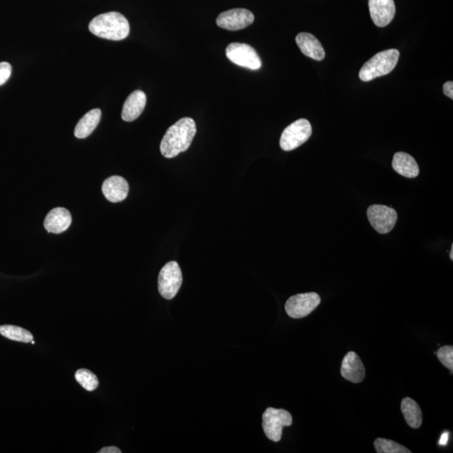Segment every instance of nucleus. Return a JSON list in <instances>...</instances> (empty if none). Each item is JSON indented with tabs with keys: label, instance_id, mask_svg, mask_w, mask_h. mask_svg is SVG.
<instances>
[{
	"label": "nucleus",
	"instance_id": "obj_5",
	"mask_svg": "<svg viewBox=\"0 0 453 453\" xmlns=\"http://www.w3.org/2000/svg\"><path fill=\"white\" fill-rule=\"evenodd\" d=\"M312 129L307 119H300L290 124L282 133L280 146L282 150L290 151L297 149L311 137Z\"/></svg>",
	"mask_w": 453,
	"mask_h": 453
},
{
	"label": "nucleus",
	"instance_id": "obj_4",
	"mask_svg": "<svg viewBox=\"0 0 453 453\" xmlns=\"http://www.w3.org/2000/svg\"><path fill=\"white\" fill-rule=\"evenodd\" d=\"M262 427L270 440L278 442L285 427H290L293 420L289 411L283 409L267 408L263 414Z\"/></svg>",
	"mask_w": 453,
	"mask_h": 453
},
{
	"label": "nucleus",
	"instance_id": "obj_22",
	"mask_svg": "<svg viewBox=\"0 0 453 453\" xmlns=\"http://www.w3.org/2000/svg\"><path fill=\"white\" fill-rule=\"evenodd\" d=\"M373 445L378 453H411L408 448L389 439L377 438Z\"/></svg>",
	"mask_w": 453,
	"mask_h": 453
},
{
	"label": "nucleus",
	"instance_id": "obj_19",
	"mask_svg": "<svg viewBox=\"0 0 453 453\" xmlns=\"http://www.w3.org/2000/svg\"><path fill=\"white\" fill-rule=\"evenodd\" d=\"M401 411L406 423L413 429H418L422 424V413L419 405L414 400L406 397L401 402Z\"/></svg>",
	"mask_w": 453,
	"mask_h": 453
},
{
	"label": "nucleus",
	"instance_id": "obj_17",
	"mask_svg": "<svg viewBox=\"0 0 453 453\" xmlns=\"http://www.w3.org/2000/svg\"><path fill=\"white\" fill-rule=\"evenodd\" d=\"M392 166L396 173L408 178H417L420 173L417 161L413 156L405 153V152H397L395 154L392 161Z\"/></svg>",
	"mask_w": 453,
	"mask_h": 453
},
{
	"label": "nucleus",
	"instance_id": "obj_6",
	"mask_svg": "<svg viewBox=\"0 0 453 453\" xmlns=\"http://www.w3.org/2000/svg\"><path fill=\"white\" fill-rule=\"evenodd\" d=\"M182 284V274L178 263L170 261L161 269L158 277V290L161 297L172 300Z\"/></svg>",
	"mask_w": 453,
	"mask_h": 453
},
{
	"label": "nucleus",
	"instance_id": "obj_16",
	"mask_svg": "<svg viewBox=\"0 0 453 453\" xmlns=\"http://www.w3.org/2000/svg\"><path fill=\"white\" fill-rule=\"evenodd\" d=\"M295 41L299 46L300 52L307 57L322 61L325 58V50L315 36L310 33H300L295 37Z\"/></svg>",
	"mask_w": 453,
	"mask_h": 453
},
{
	"label": "nucleus",
	"instance_id": "obj_8",
	"mask_svg": "<svg viewBox=\"0 0 453 453\" xmlns=\"http://www.w3.org/2000/svg\"><path fill=\"white\" fill-rule=\"evenodd\" d=\"M321 303V298L315 293L293 295L285 303V312L290 317H306Z\"/></svg>",
	"mask_w": 453,
	"mask_h": 453
},
{
	"label": "nucleus",
	"instance_id": "obj_9",
	"mask_svg": "<svg viewBox=\"0 0 453 453\" xmlns=\"http://www.w3.org/2000/svg\"><path fill=\"white\" fill-rule=\"evenodd\" d=\"M369 223L378 234H386L394 229L397 222V212L385 205H371L367 210Z\"/></svg>",
	"mask_w": 453,
	"mask_h": 453
},
{
	"label": "nucleus",
	"instance_id": "obj_24",
	"mask_svg": "<svg viewBox=\"0 0 453 453\" xmlns=\"http://www.w3.org/2000/svg\"><path fill=\"white\" fill-rule=\"evenodd\" d=\"M11 65L8 62H0V86L4 84L11 77Z\"/></svg>",
	"mask_w": 453,
	"mask_h": 453
},
{
	"label": "nucleus",
	"instance_id": "obj_15",
	"mask_svg": "<svg viewBox=\"0 0 453 453\" xmlns=\"http://www.w3.org/2000/svg\"><path fill=\"white\" fill-rule=\"evenodd\" d=\"M146 95L144 92L136 90L129 95L124 102L122 119L124 121L132 122L141 116L146 105Z\"/></svg>",
	"mask_w": 453,
	"mask_h": 453
},
{
	"label": "nucleus",
	"instance_id": "obj_27",
	"mask_svg": "<svg viewBox=\"0 0 453 453\" xmlns=\"http://www.w3.org/2000/svg\"><path fill=\"white\" fill-rule=\"evenodd\" d=\"M451 260H453V245H452L451 253H450Z\"/></svg>",
	"mask_w": 453,
	"mask_h": 453
},
{
	"label": "nucleus",
	"instance_id": "obj_25",
	"mask_svg": "<svg viewBox=\"0 0 453 453\" xmlns=\"http://www.w3.org/2000/svg\"><path fill=\"white\" fill-rule=\"evenodd\" d=\"M443 92H444V94L453 99V82H447L445 84L443 85Z\"/></svg>",
	"mask_w": 453,
	"mask_h": 453
},
{
	"label": "nucleus",
	"instance_id": "obj_7",
	"mask_svg": "<svg viewBox=\"0 0 453 453\" xmlns=\"http://www.w3.org/2000/svg\"><path fill=\"white\" fill-rule=\"evenodd\" d=\"M226 58L238 66L258 70L262 67L260 55L252 46L244 43H231L226 49Z\"/></svg>",
	"mask_w": 453,
	"mask_h": 453
},
{
	"label": "nucleus",
	"instance_id": "obj_13",
	"mask_svg": "<svg viewBox=\"0 0 453 453\" xmlns=\"http://www.w3.org/2000/svg\"><path fill=\"white\" fill-rule=\"evenodd\" d=\"M72 224V215L70 212L64 207H57L46 215L44 221V226L46 231L50 234H62L67 230Z\"/></svg>",
	"mask_w": 453,
	"mask_h": 453
},
{
	"label": "nucleus",
	"instance_id": "obj_20",
	"mask_svg": "<svg viewBox=\"0 0 453 453\" xmlns=\"http://www.w3.org/2000/svg\"><path fill=\"white\" fill-rule=\"evenodd\" d=\"M0 334L9 340L25 344L31 343L34 339L33 335L25 328L13 325L0 326Z\"/></svg>",
	"mask_w": 453,
	"mask_h": 453
},
{
	"label": "nucleus",
	"instance_id": "obj_11",
	"mask_svg": "<svg viewBox=\"0 0 453 453\" xmlns=\"http://www.w3.org/2000/svg\"><path fill=\"white\" fill-rule=\"evenodd\" d=\"M369 8L372 21L378 27L389 25L395 15L394 0H369Z\"/></svg>",
	"mask_w": 453,
	"mask_h": 453
},
{
	"label": "nucleus",
	"instance_id": "obj_1",
	"mask_svg": "<svg viewBox=\"0 0 453 453\" xmlns=\"http://www.w3.org/2000/svg\"><path fill=\"white\" fill-rule=\"evenodd\" d=\"M197 133L196 123L192 118H182L170 126L160 143V152L165 158H174L190 147Z\"/></svg>",
	"mask_w": 453,
	"mask_h": 453
},
{
	"label": "nucleus",
	"instance_id": "obj_12",
	"mask_svg": "<svg viewBox=\"0 0 453 453\" xmlns=\"http://www.w3.org/2000/svg\"><path fill=\"white\" fill-rule=\"evenodd\" d=\"M341 374L345 380L354 383H361L364 380V365L357 354L349 352L345 355L342 362Z\"/></svg>",
	"mask_w": 453,
	"mask_h": 453
},
{
	"label": "nucleus",
	"instance_id": "obj_2",
	"mask_svg": "<svg viewBox=\"0 0 453 453\" xmlns=\"http://www.w3.org/2000/svg\"><path fill=\"white\" fill-rule=\"evenodd\" d=\"M89 31L100 38L122 40L129 36L131 27L122 13L109 12L96 16L90 22Z\"/></svg>",
	"mask_w": 453,
	"mask_h": 453
},
{
	"label": "nucleus",
	"instance_id": "obj_10",
	"mask_svg": "<svg viewBox=\"0 0 453 453\" xmlns=\"http://www.w3.org/2000/svg\"><path fill=\"white\" fill-rule=\"evenodd\" d=\"M254 16L246 9H233L221 13L217 18V25L226 31H237L253 24Z\"/></svg>",
	"mask_w": 453,
	"mask_h": 453
},
{
	"label": "nucleus",
	"instance_id": "obj_18",
	"mask_svg": "<svg viewBox=\"0 0 453 453\" xmlns=\"http://www.w3.org/2000/svg\"><path fill=\"white\" fill-rule=\"evenodd\" d=\"M101 116L102 112L99 109L89 111L77 123L75 131H74V135L77 138L89 137L94 131L97 126H99Z\"/></svg>",
	"mask_w": 453,
	"mask_h": 453
},
{
	"label": "nucleus",
	"instance_id": "obj_3",
	"mask_svg": "<svg viewBox=\"0 0 453 453\" xmlns=\"http://www.w3.org/2000/svg\"><path fill=\"white\" fill-rule=\"evenodd\" d=\"M400 58L399 50L390 49L376 54L364 65L359 72L363 82H369L377 77L386 76L394 70Z\"/></svg>",
	"mask_w": 453,
	"mask_h": 453
},
{
	"label": "nucleus",
	"instance_id": "obj_26",
	"mask_svg": "<svg viewBox=\"0 0 453 453\" xmlns=\"http://www.w3.org/2000/svg\"><path fill=\"white\" fill-rule=\"evenodd\" d=\"M99 453H121L119 448L116 447H107L102 448L99 452Z\"/></svg>",
	"mask_w": 453,
	"mask_h": 453
},
{
	"label": "nucleus",
	"instance_id": "obj_23",
	"mask_svg": "<svg viewBox=\"0 0 453 453\" xmlns=\"http://www.w3.org/2000/svg\"><path fill=\"white\" fill-rule=\"evenodd\" d=\"M437 358L442 365L449 369L451 373L453 371V346H443L436 352Z\"/></svg>",
	"mask_w": 453,
	"mask_h": 453
},
{
	"label": "nucleus",
	"instance_id": "obj_21",
	"mask_svg": "<svg viewBox=\"0 0 453 453\" xmlns=\"http://www.w3.org/2000/svg\"><path fill=\"white\" fill-rule=\"evenodd\" d=\"M75 378L78 383L87 391H94L99 387V382L96 374L89 369H81L75 373Z\"/></svg>",
	"mask_w": 453,
	"mask_h": 453
},
{
	"label": "nucleus",
	"instance_id": "obj_14",
	"mask_svg": "<svg viewBox=\"0 0 453 453\" xmlns=\"http://www.w3.org/2000/svg\"><path fill=\"white\" fill-rule=\"evenodd\" d=\"M129 187L126 179L119 177V175H113L106 179L102 191L107 200L111 202H119L126 200L128 197Z\"/></svg>",
	"mask_w": 453,
	"mask_h": 453
}]
</instances>
